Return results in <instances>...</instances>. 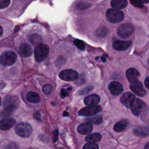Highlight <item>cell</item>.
<instances>
[{
	"instance_id": "cell-1",
	"label": "cell",
	"mask_w": 149,
	"mask_h": 149,
	"mask_svg": "<svg viewBox=\"0 0 149 149\" xmlns=\"http://www.w3.org/2000/svg\"><path fill=\"white\" fill-rule=\"evenodd\" d=\"M20 100L17 96L12 95H7L5 97L3 101V111L2 112V116L3 117L12 115L19 107Z\"/></svg>"
},
{
	"instance_id": "cell-2",
	"label": "cell",
	"mask_w": 149,
	"mask_h": 149,
	"mask_svg": "<svg viewBox=\"0 0 149 149\" xmlns=\"http://www.w3.org/2000/svg\"><path fill=\"white\" fill-rule=\"evenodd\" d=\"M49 49L48 47L43 44H40L36 46L34 49V57L36 61L41 62L44 61L48 55Z\"/></svg>"
},
{
	"instance_id": "cell-3",
	"label": "cell",
	"mask_w": 149,
	"mask_h": 149,
	"mask_svg": "<svg viewBox=\"0 0 149 149\" xmlns=\"http://www.w3.org/2000/svg\"><path fill=\"white\" fill-rule=\"evenodd\" d=\"M17 59V55L13 51H6L0 56V63L4 66L13 65Z\"/></svg>"
},
{
	"instance_id": "cell-4",
	"label": "cell",
	"mask_w": 149,
	"mask_h": 149,
	"mask_svg": "<svg viewBox=\"0 0 149 149\" xmlns=\"http://www.w3.org/2000/svg\"><path fill=\"white\" fill-rule=\"evenodd\" d=\"M15 130L18 136L22 137H28L31 135L33 129L29 123L20 122L15 126Z\"/></svg>"
},
{
	"instance_id": "cell-5",
	"label": "cell",
	"mask_w": 149,
	"mask_h": 149,
	"mask_svg": "<svg viewBox=\"0 0 149 149\" xmlns=\"http://www.w3.org/2000/svg\"><path fill=\"white\" fill-rule=\"evenodd\" d=\"M108 20L111 23H118L121 22L124 17L123 13L117 9H109L106 13Z\"/></svg>"
},
{
	"instance_id": "cell-6",
	"label": "cell",
	"mask_w": 149,
	"mask_h": 149,
	"mask_svg": "<svg viewBox=\"0 0 149 149\" xmlns=\"http://www.w3.org/2000/svg\"><path fill=\"white\" fill-rule=\"evenodd\" d=\"M132 112L134 116L140 115L143 112L145 111L147 109L146 105L140 99L136 98L134 100L132 105L130 107Z\"/></svg>"
},
{
	"instance_id": "cell-7",
	"label": "cell",
	"mask_w": 149,
	"mask_h": 149,
	"mask_svg": "<svg viewBox=\"0 0 149 149\" xmlns=\"http://www.w3.org/2000/svg\"><path fill=\"white\" fill-rule=\"evenodd\" d=\"M134 31L132 24L130 23H124L121 24L118 29V34L122 38H126L132 36Z\"/></svg>"
},
{
	"instance_id": "cell-8",
	"label": "cell",
	"mask_w": 149,
	"mask_h": 149,
	"mask_svg": "<svg viewBox=\"0 0 149 149\" xmlns=\"http://www.w3.org/2000/svg\"><path fill=\"white\" fill-rule=\"evenodd\" d=\"M61 79L65 81H73L76 80L79 77V73L77 71L68 69L61 71L59 74Z\"/></svg>"
},
{
	"instance_id": "cell-9",
	"label": "cell",
	"mask_w": 149,
	"mask_h": 149,
	"mask_svg": "<svg viewBox=\"0 0 149 149\" xmlns=\"http://www.w3.org/2000/svg\"><path fill=\"white\" fill-rule=\"evenodd\" d=\"M101 107L99 105H91L82 108L79 111V114L82 116H90L101 111Z\"/></svg>"
},
{
	"instance_id": "cell-10",
	"label": "cell",
	"mask_w": 149,
	"mask_h": 149,
	"mask_svg": "<svg viewBox=\"0 0 149 149\" xmlns=\"http://www.w3.org/2000/svg\"><path fill=\"white\" fill-rule=\"evenodd\" d=\"M130 89L138 96L143 97L146 94V91L143 86L142 83L138 80H136L130 83Z\"/></svg>"
},
{
	"instance_id": "cell-11",
	"label": "cell",
	"mask_w": 149,
	"mask_h": 149,
	"mask_svg": "<svg viewBox=\"0 0 149 149\" xmlns=\"http://www.w3.org/2000/svg\"><path fill=\"white\" fill-rule=\"evenodd\" d=\"M135 99L136 97L134 94L130 92H126L122 94L120 101L121 103L126 107L130 108Z\"/></svg>"
},
{
	"instance_id": "cell-12",
	"label": "cell",
	"mask_w": 149,
	"mask_h": 149,
	"mask_svg": "<svg viewBox=\"0 0 149 149\" xmlns=\"http://www.w3.org/2000/svg\"><path fill=\"white\" fill-rule=\"evenodd\" d=\"M131 44L130 41L115 40L112 43V47L116 51H124L127 49Z\"/></svg>"
},
{
	"instance_id": "cell-13",
	"label": "cell",
	"mask_w": 149,
	"mask_h": 149,
	"mask_svg": "<svg viewBox=\"0 0 149 149\" xmlns=\"http://www.w3.org/2000/svg\"><path fill=\"white\" fill-rule=\"evenodd\" d=\"M108 88L109 89L112 94L114 95H119L123 91V87L122 85L118 81H112L108 85Z\"/></svg>"
},
{
	"instance_id": "cell-14",
	"label": "cell",
	"mask_w": 149,
	"mask_h": 149,
	"mask_svg": "<svg viewBox=\"0 0 149 149\" xmlns=\"http://www.w3.org/2000/svg\"><path fill=\"white\" fill-rule=\"evenodd\" d=\"M133 133L139 137H146L149 135V126H138L134 129Z\"/></svg>"
},
{
	"instance_id": "cell-15",
	"label": "cell",
	"mask_w": 149,
	"mask_h": 149,
	"mask_svg": "<svg viewBox=\"0 0 149 149\" xmlns=\"http://www.w3.org/2000/svg\"><path fill=\"white\" fill-rule=\"evenodd\" d=\"M139 75V72L135 68H129L126 72V78L130 83L137 80Z\"/></svg>"
},
{
	"instance_id": "cell-16",
	"label": "cell",
	"mask_w": 149,
	"mask_h": 149,
	"mask_svg": "<svg viewBox=\"0 0 149 149\" xmlns=\"http://www.w3.org/2000/svg\"><path fill=\"white\" fill-rule=\"evenodd\" d=\"M19 51L21 56L23 57H29L31 55L33 50L31 47L27 44H22L19 48Z\"/></svg>"
},
{
	"instance_id": "cell-17",
	"label": "cell",
	"mask_w": 149,
	"mask_h": 149,
	"mask_svg": "<svg viewBox=\"0 0 149 149\" xmlns=\"http://www.w3.org/2000/svg\"><path fill=\"white\" fill-rule=\"evenodd\" d=\"M16 123V120L13 118L4 119L0 120V129L5 130L9 129Z\"/></svg>"
},
{
	"instance_id": "cell-18",
	"label": "cell",
	"mask_w": 149,
	"mask_h": 149,
	"mask_svg": "<svg viewBox=\"0 0 149 149\" xmlns=\"http://www.w3.org/2000/svg\"><path fill=\"white\" fill-rule=\"evenodd\" d=\"M100 100L99 95L97 94H93L86 97L84 100V103L87 106L95 105H97Z\"/></svg>"
},
{
	"instance_id": "cell-19",
	"label": "cell",
	"mask_w": 149,
	"mask_h": 149,
	"mask_svg": "<svg viewBox=\"0 0 149 149\" xmlns=\"http://www.w3.org/2000/svg\"><path fill=\"white\" fill-rule=\"evenodd\" d=\"M93 130V125L90 123H81L77 127V132L82 134H88Z\"/></svg>"
},
{
	"instance_id": "cell-20",
	"label": "cell",
	"mask_w": 149,
	"mask_h": 149,
	"mask_svg": "<svg viewBox=\"0 0 149 149\" xmlns=\"http://www.w3.org/2000/svg\"><path fill=\"white\" fill-rule=\"evenodd\" d=\"M111 5L115 9H121L127 6V0H112Z\"/></svg>"
},
{
	"instance_id": "cell-21",
	"label": "cell",
	"mask_w": 149,
	"mask_h": 149,
	"mask_svg": "<svg viewBox=\"0 0 149 149\" xmlns=\"http://www.w3.org/2000/svg\"><path fill=\"white\" fill-rule=\"evenodd\" d=\"M27 100H28V101L31 102V103H34V104H36L40 102V97L39 95L38 94H37L36 92H33V91H30L27 93Z\"/></svg>"
},
{
	"instance_id": "cell-22",
	"label": "cell",
	"mask_w": 149,
	"mask_h": 149,
	"mask_svg": "<svg viewBox=\"0 0 149 149\" xmlns=\"http://www.w3.org/2000/svg\"><path fill=\"white\" fill-rule=\"evenodd\" d=\"M85 120L87 123L100 124L102 122V117L100 115H94L87 118Z\"/></svg>"
},
{
	"instance_id": "cell-23",
	"label": "cell",
	"mask_w": 149,
	"mask_h": 149,
	"mask_svg": "<svg viewBox=\"0 0 149 149\" xmlns=\"http://www.w3.org/2000/svg\"><path fill=\"white\" fill-rule=\"evenodd\" d=\"M101 139V135L99 133H95L87 136L85 140L88 143H95L100 141Z\"/></svg>"
},
{
	"instance_id": "cell-24",
	"label": "cell",
	"mask_w": 149,
	"mask_h": 149,
	"mask_svg": "<svg viewBox=\"0 0 149 149\" xmlns=\"http://www.w3.org/2000/svg\"><path fill=\"white\" fill-rule=\"evenodd\" d=\"M127 125V123L125 120L119 121L114 125L113 130L116 132H120L126 128Z\"/></svg>"
},
{
	"instance_id": "cell-25",
	"label": "cell",
	"mask_w": 149,
	"mask_h": 149,
	"mask_svg": "<svg viewBox=\"0 0 149 149\" xmlns=\"http://www.w3.org/2000/svg\"><path fill=\"white\" fill-rule=\"evenodd\" d=\"M94 89V87L92 86H86L79 90L77 92V94L79 95H84L90 93H91Z\"/></svg>"
},
{
	"instance_id": "cell-26",
	"label": "cell",
	"mask_w": 149,
	"mask_h": 149,
	"mask_svg": "<svg viewBox=\"0 0 149 149\" xmlns=\"http://www.w3.org/2000/svg\"><path fill=\"white\" fill-rule=\"evenodd\" d=\"M74 45L80 50H84L85 48V45L83 41L76 39L74 40Z\"/></svg>"
},
{
	"instance_id": "cell-27",
	"label": "cell",
	"mask_w": 149,
	"mask_h": 149,
	"mask_svg": "<svg viewBox=\"0 0 149 149\" xmlns=\"http://www.w3.org/2000/svg\"><path fill=\"white\" fill-rule=\"evenodd\" d=\"M83 149H99V147L95 143H88L83 146Z\"/></svg>"
},
{
	"instance_id": "cell-28",
	"label": "cell",
	"mask_w": 149,
	"mask_h": 149,
	"mask_svg": "<svg viewBox=\"0 0 149 149\" xmlns=\"http://www.w3.org/2000/svg\"><path fill=\"white\" fill-rule=\"evenodd\" d=\"M42 90L44 93L46 94H50L52 90V86L51 84H45L42 87Z\"/></svg>"
},
{
	"instance_id": "cell-29",
	"label": "cell",
	"mask_w": 149,
	"mask_h": 149,
	"mask_svg": "<svg viewBox=\"0 0 149 149\" xmlns=\"http://www.w3.org/2000/svg\"><path fill=\"white\" fill-rule=\"evenodd\" d=\"M90 6V3H88L87 2H80L77 4V8L80 10H84L88 8H89Z\"/></svg>"
},
{
	"instance_id": "cell-30",
	"label": "cell",
	"mask_w": 149,
	"mask_h": 149,
	"mask_svg": "<svg viewBox=\"0 0 149 149\" xmlns=\"http://www.w3.org/2000/svg\"><path fill=\"white\" fill-rule=\"evenodd\" d=\"M30 40H31L32 43L36 44V43H40V42L41 41V39L40 36H39L38 35L34 34V35L31 36Z\"/></svg>"
},
{
	"instance_id": "cell-31",
	"label": "cell",
	"mask_w": 149,
	"mask_h": 149,
	"mask_svg": "<svg viewBox=\"0 0 149 149\" xmlns=\"http://www.w3.org/2000/svg\"><path fill=\"white\" fill-rule=\"evenodd\" d=\"M10 0H0V9L8 7L10 4Z\"/></svg>"
},
{
	"instance_id": "cell-32",
	"label": "cell",
	"mask_w": 149,
	"mask_h": 149,
	"mask_svg": "<svg viewBox=\"0 0 149 149\" xmlns=\"http://www.w3.org/2000/svg\"><path fill=\"white\" fill-rule=\"evenodd\" d=\"M107 33V31L105 27H101L99 29H98L97 31V33L99 36H105Z\"/></svg>"
},
{
	"instance_id": "cell-33",
	"label": "cell",
	"mask_w": 149,
	"mask_h": 149,
	"mask_svg": "<svg viewBox=\"0 0 149 149\" xmlns=\"http://www.w3.org/2000/svg\"><path fill=\"white\" fill-rule=\"evenodd\" d=\"M130 3L133 5L134 6L138 7V8H142L143 6V4L141 2H140L138 0H130Z\"/></svg>"
},
{
	"instance_id": "cell-34",
	"label": "cell",
	"mask_w": 149,
	"mask_h": 149,
	"mask_svg": "<svg viewBox=\"0 0 149 149\" xmlns=\"http://www.w3.org/2000/svg\"><path fill=\"white\" fill-rule=\"evenodd\" d=\"M5 149H18V147L15 143H9L5 146Z\"/></svg>"
},
{
	"instance_id": "cell-35",
	"label": "cell",
	"mask_w": 149,
	"mask_h": 149,
	"mask_svg": "<svg viewBox=\"0 0 149 149\" xmlns=\"http://www.w3.org/2000/svg\"><path fill=\"white\" fill-rule=\"evenodd\" d=\"M60 94H61V97L62 98H64L68 96L69 95V93L64 88H62L61 90V92H60Z\"/></svg>"
},
{
	"instance_id": "cell-36",
	"label": "cell",
	"mask_w": 149,
	"mask_h": 149,
	"mask_svg": "<svg viewBox=\"0 0 149 149\" xmlns=\"http://www.w3.org/2000/svg\"><path fill=\"white\" fill-rule=\"evenodd\" d=\"M53 137H54V139H53L54 141L56 142L58 137V130L57 129H55L53 132Z\"/></svg>"
},
{
	"instance_id": "cell-37",
	"label": "cell",
	"mask_w": 149,
	"mask_h": 149,
	"mask_svg": "<svg viewBox=\"0 0 149 149\" xmlns=\"http://www.w3.org/2000/svg\"><path fill=\"white\" fill-rule=\"evenodd\" d=\"M144 84H145V86H146L148 89H149V76H148V77H147L145 79V80H144Z\"/></svg>"
},
{
	"instance_id": "cell-38",
	"label": "cell",
	"mask_w": 149,
	"mask_h": 149,
	"mask_svg": "<svg viewBox=\"0 0 149 149\" xmlns=\"http://www.w3.org/2000/svg\"><path fill=\"white\" fill-rule=\"evenodd\" d=\"M34 117L36 119H40V118H41V115H40V112H36V113L34 115Z\"/></svg>"
},
{
	"instance_id": "cell-39",
	"label": "cell",
	"mask_w": 149,
	"mask_h": 149,
	"mask_svg": "<svg viewBox=\"0 0 149 149\" xmlns=\"http://www.w3.org/2000/svg\"><path fill=\"white\" fill-rule=\"evenodd\" d=\"M138 1H139L141 3H148L149 2V0H138Z\"/></svg>"
},
{
	"instance_id": "cell-40",
	"label": "cell",
	"mask_w": 149,
	"mask_h": 149,
	"mask_svg": "<svg viewBox=\"0 0 149 149\" xmlns=\"http://www.w3.org/2000/svg\"><path fill=\"white\" fill-rule=\"evenodd\" d=\"M144 149H149V142L145 144Z\"/></svg>"
},
{
	"instance_id": "cell-41",
	"label": "cell",
	"mask_w": 149,
	"mask_h": 149,
	"mask_svg": "<svg viewBox=\"0 0 149 149\" xmlns=\"http://www.w3.org/2000/svg\"><path fill=\"white\" fill-rule=\"evenodd\" d=\"M2 33H3V30H2V28L1 27V26H0V37L2 36Z\"/></svg>"
},
{
	"instance_id": "cell-42",
	"label": "cell",
	"mask_w": 149,
	"mask_h": 149,
	"mask_svg": "<svg viewBox=\"0 0 149 149\" xmlns=\"http://www.w3.org/2000/svg\"><path fill=\"white\" fill-rule=\"evenodd\" d=\"M68 115H69L68 112H66V111H65V112H63V116H68Z\"/></svg>"
},
{
	"instance_id": "cell-43",
	"label": "cell",
	"mask_w": 149,
	"mask_h": 149,
	"mask_svg": "<svg viewBox=\"0 0 149 149\" xmlns=\"http://www.w3.org/2000/svg\"><path fill=\"white\" fill-rule=\"evenodd\" d=\"M101 60H102V61L103 62H105L106 61V59H105V58H104V57H101Z\"/></svg>"
},
{
	"instance_id": "cell-44",
	"label": "cell",
	"mask_w": 149,
	"mask_h": 149,
	"mask_svg": "<svg viewBox=\"0 0 149 149\" xmlns=\"http://www.w3.org/2000/svg\"><path fill=\"white\" fill-rule=\"evenodd\" d=\"M72 89V87H69V88H68V91H69V90H70Z\"/></svg>"
},
{
	"instance_id": "cell-45",
	"label": "cell",
	"mask_w": 149,
	"mask_h": 149,
	"mask_svg": "<svg viewBox=\"0 0 149 149\" xmlns=\"http://www.w3.org/2000/svg\"><path fill=\"white\" fill-rule=\"evenodd\" d=\"M1 98L0 97V107H1Z\"/></svg>"
},
{
	"instance_id": "cell-46",
	"label": "cell",
	"mask_w": 149,
	"mask_h": 149,
	"mask_svg": "<svg viewBox=\"0 0 149 149\" xmlns=\"http://www.w3.org/2000/svg\"><path fill=\"white\" fill-rule=\"evenodd\" d=\"M148 65H149V59L148 60Z\"/></svg>"
},
{
	"instance_id": "cell-47",
	"label": "cell",
	"mask_w": 149,
	"mask_h": 149,
	"mask_svg": "<svg viewBox=\"0 0 149 149\" xmlns=\"http://www.w3.org/2000/svg\"><path fill=\"white\" fill-rule=\"evenodd\" d=\"M28 149H35V148H28Z\"/></svg>"
}]
</instances>
